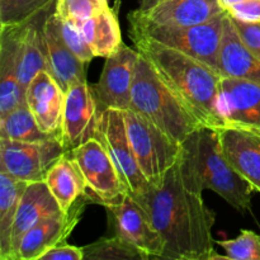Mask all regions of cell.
Here are the masks:
<instances>
[{
	"instance_id": "6da1fadb",
	"label": "cell",
	"mask_w": 260,
	"mask_h": 260,
	"mask_svg": "<svg viewBox=\"0 0 260 260\" xmlns=\"http://www.w3.org/2000/svg\"><path fill=\"white\" fill-rule=\"evenodd\" d=\"M146 210L164 241L161 259H229L215 250L212 229L216 216L196 193L184 185L179 161L167 173L159 187L136 198Z\"/></svg>"
},
{
	"instance_id": "7a4b0ae2",
	"label": "cell",
	"mask_w": 260,
	"mask_h": 260,
	"mask_svg": "<svg viewBox=\"0 0 260 260\" xmlns=\"http://www.w3.org/2000/svg\"><path fill=\"white\" fill-rule=\"evenodd\" d=\"M136 50L144 56L165 85L206 127L221 128L217 109L222 76L207 63L175 48L129 30Z\"/></svg>"
},
{
	"instance_id": "3957f363",
	"label": "cell",
	"mask_w": 260,
	"mask_h": 260,
	"mask_svg": "<svg viewBox=\"0 0 260 260\" xmlns=\"http://www.w3.org/2000/svg\"><path fill=\"white\" fill-rule=\"evenodd\" d=\"M182 147L179 167L188 189L196 193L213 190L239 212L250 211L253 187L223 156L217 129L201 127L187 137Z\"/></svg>"
},
{
	"instance_id": "277c9868",
	"label": "cell",
	"mask_w": 260,
	"mask_h": 260,
	"mask_svg": "<svg viewBox=\"0 0 260 260\" xmlns=\"http://www.w3.org/2000/svg\"><path fill=\"white\" fill-rule=\"evenodd\" d=\"M129 109L144 116L179 144L203 127L165 85L142 55L139 56L135 68Z\"/></svg>"
},
{
	"instance_id": "5b68a950",
	"label": "cell",
	"mask_w": 260,
	"mask_h": 260,
	"mask_svg": "<svg viewBox=\"0 0 260 260\" xmlns=\"http://www.w3.org/2000/svg\"><path fill=\"white\" fill-rule=\"evenodd\" d=\"M127 136L140 169L151 187H159L167 173L179 161L182 144L132 109L122 111Z\"/></svg>"
},
{
	"instance_id": "8992f818",
	"label": "cell",
	"mask_w": 260,
	"mask_h": 260,
	"mask_svg": "<svg viewBox=\"0 0 260 260\" xmlns=\"http://www.w3.org/2000/svg\"><path fill=\"white\" fill-rule=\"evenodd\" d=\"M226 13L223 12L210 22L190 27L155 25L128 18L129 30L141 33L161 45L198 58L218 73V53Z\"/></svg>"
},
{
	"instance_id": "52a82bcc",
	"label": "cell",
	"mask_w": 260,
	"mask_h": 260,
	"mask_svg": "<svg viewBox=\"0 0 260 260\" xmlns=\"http://www.w3.org/2000/svg\"><path fill=\"white\" fill-rule=\"evenodd\" d=\"M94 137L108 151L127 194L135 200L144 196L151 188V184L137 164L121 109L107 108L102 111Z\"/></svg>"
},
{
	"instance_id": "ba28073f",
	"label": "cell",
	"mask_w": 260,
	"mask_h": 260,
	"mask_svg": "<svg viewBox=\"0 0 260 260\" xmlns=\"http://www.w3.org/2000/svg\"><path fill=\"white\" fill-rule=\"evenodd\" d=\"M71 152L88 184L86 194L91 203L103 207L122 200L126 190L108 151L96 137L88 140Z\"/></svg>"
},
{
	"instance_id": "9c48e42d",
	"label": "cell",
	"mask_w": 260,
	"mask_h": 260,
	"mask_svg": "<svg viewBox=\"0 0 260 260\" xmlns=\"http://www.w3.org/2000/svg\"><path fill=\"white\" fill-rule=\"evenodd\" d=\"M112 234L134 245L150 259H161L164 241L149 213L131 197L124 194L117 203L104 207Z\"/></svg>"
},
{
	"instance_id": "30bf717a",
	"label": "cell",
	"mask_w": 260,
	"mask_h": 260,
	"mask_svg": "<svg viewBox=\"0 0 260 260\" xmlns=\"http://www.w3.org/2000/svg\"><path fill=\"white\" fill-rule=\"evenodd\" d=\"M65 152L60 139L41 142L0 139V172L28 183L42 182L48 169Z\"/></svg>"
},
{
	"instance_id": "8fae6325",
	"label": "cell",
	"mask_w": 260,
	"mask_h": 260,
	"mask_svg": "<svg viewBox=\"0 0 260 260\" xmlns=\"http://www.w3.org/2000/svg\"><path fill=\"white\" fill-rule=\"evenodd\" d=\"M102 111L93 85L86 80L78 81L66 90L60 136L66 152L95 136Z\"/></svg>"
},
{
	"instance_id": "7c38bea8",
	"label": "cell",
	"mask_w": 260,
	"mask_h": 260,
	"mask_svg": "<svg viewBox=\"0 0 260 260\" xmlns=\"http://www.w3.org/2000/svg\"><path fill=\"white\" fill-rule=\"evenodd\" d=\"M139 56V51L122 43L118 50L106 57L99 81L93 85L102 109L123 111L129 108L135 68Z\"/></svg>"
},
{
	"instance_id": "4fadbf2b",
	"label": "cell",
	"mask_w": 260,
	"mask_h": 260,
	"mask_svg": "<svg viewBox=\"0 0 260 260\" xmlns=\"http://www.w3.org/2000/svg\"><path fill=\"white\" fill-rule=\"evenodd\" d=\"M89 203L91 201L88 194L83 196L68 212L47 218L30 229L20 240L17 260H40L51 248L65 243L81 220L84 210Z\"/></svg>"
},
{
	"instance_id": "5bb4252c",
	"label": "cell",
	"mask_w": 260,
	"mask_h": 260,
	"mask_svg": "<svg viewBox=\"0 0 260 260\" xmlns=\"http://www.w3.org/2000/svg\"><path fill=\"white\" fill-rule=\"evenodd\" d=\"M217 132L223 156L260 193V127L222 126Z\"/></svg>"
},
{
	"instance_id": "9a60e30c",
	"label": "cell",
	"mask_w": 260,
	"mask_h": 260,
	"mask_svg": "<svg viewBox=\"0 0 260 260\" xmlns=\"http://www.w3.org/2000/svg\"><path fill=\"white\" fill-rule=\"evenodd\" d=\"M217 109L222 126L260 127V84L221 78Z\"/></svg>"
},
{
	"instance_id": "2e32d148",
	"label": "cell",
	"mask_w": 260,
	"mask_h": 260,
	"mask_svg": "<svg viewBox=\"0 0 260 260\" xmlns=\"http://www.w3.org/2000/svg\"><path fill=\"white\" fill-rule=\"evenodd\" d=\"M223 12L218 0H165L147 12L134 10L128 18L155 25L190 27L210 22Z\"/></svg>"
},
{
	"instance_id": "e0dca14e",
	"label": "cell",
	"mask_w": 260,
	"mask_h": 260,
	"mask_svg": "<svg viewBox=\"0 0 260 260\" xmlns=\"http://www.w3.org/2000/svg\"><path fill=\"white\" fill-rule=\"evenodd\" d=\"M25 103L45 134L60 139L65 91L47 70L33 78L25 89Z\"/></svg>"
},
{
	"instance_id": "ac0fdd59",
	"label": "cell",
	"mask_w": 260,
	"mask_h": 260,
	"mask_svg": "<svg viewBox=\"0 0 260 260\" xmlns=\"http://www.w3.org/2000/svg\"><path fill=\"white\" fill-rule=\"evenodd\" d=\"M24 23L0 27V117L27 104L25 90L18 80L19 45Z\"/></svg>"
},
{
	"instance_id": "d6986e66",
	"label": "cell",
	"mask_w": 260,
	"mask_h": 260,
	"mask_svg": "<svg viewBox=\"0 0 260 260\" xmlns=\"http://www.w3.org/2000/svg\"><path fill=\"white\" fill-rule=\"evenodd\" d=\"M60 213H62V210L45 180L29 183L20 200L17 216L13 223L10 234L9 260H17L18 246L25 233L42 221Z\"/></svg>"
},
{
	"instance_id": "ffe728a7",
	"label": "cell",
	"mask_w": 260,
	"mask_h": 260,
	"mask_svg": "<svg viewBox=\"0 0 260 260\" xmlns=\"http://www.w3.org/2000/svg\"><path fill=\"white\" fill-rule=\"evenodd\" d=\"M55 8L48 14L45 23L46 62H47L46 70L66 93V90L73 84L86 80V62L81 61L61 38L56 27Z\"/></svg>"
},
{
	"instance_id": "44dd1931",
	"label": "cell",
	"mask_w": 260,
	"mask_h": 260,
	"mask_svg": "<svg viewBox=\"0 0 260 260\" xmlns=\"http://www.w3.org/2000/svg\"><path fill=\"white\" fill-rule=\"evenodd\" d=\"M218 73L222 78L244 79L260 84V60L244 45L229 13L223 22Z\"/></svg>"
},
{
	"instance_id": "7402d4cb",
	"label": "cell",
	"mask_w": 260,
	"mask_h": 260,
	"mask_svg": "<svg viewBox=\"0 0 260 260\" xmlns=\"http://www.w3.org/2000/svg\"><path fill=\"white\" fill-rule=\"evenodd\" d=\"M55 5L56 0L50 7L24 23V29L19 45V58H18V80L24 90L38 73L47 69L45 23Z\"/></svg>"
},
{
	"instance_id": "603a6c76",
	"label": "cell",
	"mask_w": 260,
	"mask_h": 260,
	"mask_svg": "<svg viewBox=\"0 0 260 260\" xmlns=\"http://www.w3.org/2000/svg\"><path fill=\"white\" fill-rule=\"evenodd\" d=\"M45 182L62 212H68L74 203L85 196L88 190L83 172L71 152H65L48 169Z\"/></svg>"
},
{
	"instance_id": "cb8c5ba5",
	"label": "cell",
	"mask_w": 260,
	"mask_h": 260,
	"mask_svg": "<svg viewBox=\"0 0 260 260\" xmlns=\"http://www.w3.org/2000/svg\"><path fill=\"white\" fill-rule=\"evenodd\" d=\"M79 28L95 57H108L123 43L117 13L111 7L91 17Z\"/></svg>"
},
{
	"instance_id": "d4e9b609",
	"label": "cell",
	"mask_w": 260,
	"mask_h": 260,
	"mask_svg": "<svg viewBox=\"0 0 260 260\" xmlns=\"http://www.w3.org/2000/svg\"><path fill=\"white\" fill-rule=\"evenodd\" d=\"M28 182L0 172V260H9L10 234Z\"/></svg>"
},
{
	"instance_id": "484cf974",
	"label": "cell",
	"mask_w": 260,
	"mask_h": 260,
	"mask_svg": "<svg viewBox=\"0 0 260 260\" xmlns=\"http://www.w3.org/2000/svg\"><path fill=\"white\" fill-rule=\"evenodd\" d=\"M0 139L22 142H41L58 137L45 134L40 128L27 104H22L4 117H0Z\"/></svg>"
},
{
	"instance_id": "4316f807",
	"label": "cell",
	"mask_w": 260,
	"mask_h": 260,
	"mask_svg": "<svg viewBox=\"0 0 260 260\" xmlns=\"http://www.w3.org/2000/svg\"><path fill=\"white\" fill-rule=\"evenodd\" d=\"M85 260H149L150 258L123 239L113 235L83 246Z\"/></svg>"
},
{
	"instance_id": "83f0119b",
	"label": "cell",
	"mask_w": 260,
	"mask_h": 260,
	"mask_svg": "<svg viewBox=\"0 0 260 260\" xmlns=\"http://www.w3.org/2000/svg\"><path fill=\"white\" fill-rule=\"evenodd\" d=\"M55 0H0V27L27 22Z\"/></svg>"
},
{
	"instance_id": "f1b7e54d",
	"label": "cell",
	"mask_w": 260,
	"mask_h": 260,
	"mask_svg": "<svg viewBox=\"0 0 260 260\" xmlns=\"http://www.w3.org/2000/svg\"><path fill=\"white\" fill-rule=\"evenodd\" d=\"M107 8L108 0H56V13L61 19L78 27Z\"/></svg>"
},
{
	"instance_id": "f546056e",
	"label": "cell",
	"mask_w": 260,
	"mask_h": 260,
	"mask_svg": "<svg viewBox=\"0 0 260 260\" xmlns=\"http://www.w3.org/2000/svg\"><path fill=\"white\" fill-rule=\"evenodd\" d=\"M233 260H260V235L250 230H241L240 235L230 240L217 241Z\"/></svg>"
},
{
	"instance_id": "4dcf8cb0",
	"label": "cell",
	"mask_w": 260,
	"mask_h": 260,
	"mask_svg": "<svg viewBox=\"0 0 260 260\" xmlns=\"http://www.w3.org/2000/svg\"><path fill=\"white\" fill-rule=\"evenodd\" d=\"M55 22L56 27H57L58 29V33H60L61 38H62L63 42L66 43V46H68V47L70 48L81 61H84V62L86 63L90 62L95 56H94L91 48L89 47L88 42H86L85 37H84L80 28H79L78 25L73 24V23L61 19L60 15L56 13V8Z\"/></svg>"
},
{
	"instance_id": "1f68e13d",
	"label": "cell",
	"mask_w": 260,
	"mask_h": 260,
	"mask_svg": "<svg viewBox=\"0 0 260 260\" xmlns=\"http://www.w3.org/2000/svg\"><path fill=\"white\" fill-rule=\"evenodd\" d=\"M231 19H233L234 25H235L244 45L260 60V22L248 23L235 19L233 17Z\"/></svg>"
},
{
	"instance_id": "d6a6232c",
	"label": "cell",
	"mask_w": 260,
	"mask_h": 260,
	"mask_svg": "<svg viewBox=\"0 0 260 260\" xmlns=\"http://www.w3.org/2000/svg\"><path fill=\"white\" fill-rule=\"evenodd\" d=\"M233 18L243 22H260V0H246L226 10Z\"/></svg>"
},
{
	"instance_id": "836d02e7",
	"label": "cell",
	"mask_w": 260,
	"mask_h": 260,
	"mask_svg": "<svg viewBox=\"0 0 260 260\" xmlns=\"http://www.w3.org/2000/svg\"><path fill=\"white\" fill-rule=\"evenodd\" d=\"M83 248L70 245L65 241L51 248L47 253L43 254L40 260H83Z\"/></svg>"
},
{
	"instance_id": "e575fe53",
	"label": "cell",
	"mask_w": 260,
	"mask_h": 260,
	"mask_svg": "<svg viewBox=\"0 0 260 260\" xmlns=\"http://www.w3.org/2000/svg\"><path fill=\"white\" fill-rule=\"evenodd\" d=\"M162 2H165V0H141L139 9H136V10H139V12H141V13L147 12V10L152 9V8H155L156 5H159L160 3H162Z\"/></svg>"
},
{
	"instance_id": "d590c367",
	"label": "cell",
	"mask_w": 260,
	"mask_h": 260,
	"mask_svg": "<svg viewBox=\"0 0 260 260\" xmlns=\"http://www.w3.org/2000/svg\"><path fill=\"white\" fill-rule=\"evenodd\" d=\"M246 2V0H218V4L222 8L223 10H229L231 7L236 4H240V3Z\"/></svg>"
},
{
	"instance_id": "8d00e7d4",
	"label": "cell",
	"mask_w": 260,
	"mask_h": 260,
	"mask_svg": "<svg viewBox=\"0 0 260 260\" xmlns=\"http://www.w3.org/2000/svg\"><path fill=\"white\" fill-rule=\"evenodd\" d=\"M119 2H121V0H116V3H114V8H113V10H114V12H116V13H118Z\"/></svg>"
}]
</instances>
